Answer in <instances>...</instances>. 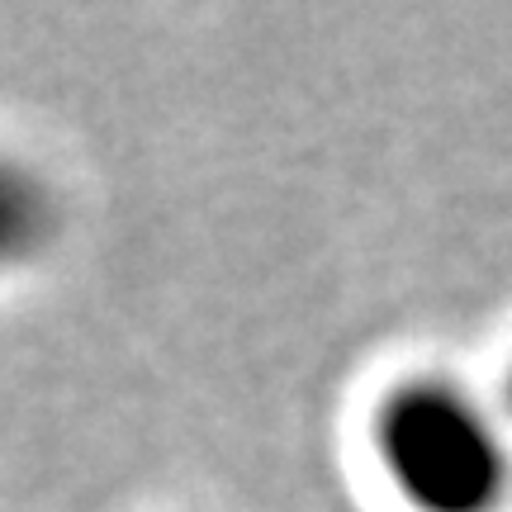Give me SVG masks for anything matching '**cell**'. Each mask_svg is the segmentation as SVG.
Returning a JSON list of instances; mask_svg holds the SVG:
<instances>
[{
	"instance_id": "cell-1",
	"label": "cell",
	"mask_w": 512,
	"mask_h": 512,
	"mask_svg": "<svg viewBox=\"0 0 512 512\" xmlns=\"http://www.w3.org/2000/svg\"><path fill=\"white\" fill-rule=\"evenodd\" d=\"M512 422L470 384L422 370L370 408V460L403 512H503L512 503Z\"/></svg>"
},
{
	"instance_id": "cell-2",
	"label": "cell",
	"mask_w": 512,
	"mask_h": 512,
	"mask_svg": "<svg viewBox=\"0 0 512 512\" xmlns=\"http://www.w3.org/2000/svg\"><path fill=\"white\" fill-rule=\"evenodd\" d=\"M57 233V200L29 162L0 152V271H19L43 256Z\"/></svg>"
},
{
	"instance_id": "cell-3",
	"label": "cell",
	"mask_w": 512,
	"mask_h": 512,
	"mask_svg": "<svg viewBox=\"0 0 512 512\" xmlns=\"http://www.w3.org/2000/svg\"><path fill=\"white\" fill-rule=\"evenodd\" d=\"M503 394H508V408H503V413H508V422H512V366H508V389H503Z\"/></svg>"
}]
</instances>
